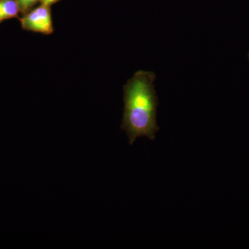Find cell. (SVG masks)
<instances>
[{"mask_svg": "<svg viewBox=\"0 0 249 249\" xmlns=\"http://www.w3.org/2000/svg\"><path fill=\"white\" fill-rule=\"evenodd\" d=\"M39 1L40 0H17L19 11L24 14L32 10V7H34Z\"/></svg>", "mask_w": 249, "mask_h": 249, "instance_id": "obj_4", "label": "cell"}, {"mask_svg": "<svg viewBox=\"0 0 249 249\" xmlns=\"http://www.w3.org/2000/svg\"><path fill=\"white\" fill-rule=\"evenodd\" d=\"M21 25L24 30L49 35L53 32L50 6L41 4L24 14L20 18Z\"/></svg>", "mask_w": 249, "mask_h": 249, "instance_id": "obj_2", "label": "cell"}, {"mask_svg": "<svg viewBox=\"0 0 249 249\" xmlns=\"http://www.w3.org/2000/svg\"><path fill=\"white\" fill-rule=\"evenodd\" d=\"M248 58H249V53H248Z\"/></svg>", "mask_w": 249, "mask_h": 249, "instance_id": "obj_6", "label": "cell"}, {"mask_svg": "<svg viewBox=\"0 0 249 249\" xmlns=\"http://www.w3.org/2000/svg\"><path fill=\"white\" fill-rule=\"evenodd\" d=\"M153 71L140 70L124 86V111L121 129L125 131L130 145L139 137L154 140L160 130L157 119L159 98Z\"/></svg>", "mask_w": 249, "mask_h": 249, "instance_id": "obj_1", "label": "cell"}, {"mask_svg": "<svg viewBox=\"0 0 249 249\" xmlns=\"http://www.w3.org/2000/svg\"><path fill=\"white\" fill-rule=\"evenodd\" d=\"M59 0H40L41 4L46 5V6H50L51 5L57 2Z\"/></svg>", "mask_w": 249, "mask_h": 249, "instance_id": "obj_5", "label": "cell"}, {"mask_svg": "<svg viewBox=\"0 0 249 249\" xmlns=\"http://www.w3.org/2000/svg\"><path fill=\"white\" fill-rule=\"evenodd\" d=\"M19 12L17 0H0V22L18 17Z\"/></svg>", "mask_w": 249, "mask_h": 249, "instance_id": "obj_3", "label": "cell"}]
</instances>
